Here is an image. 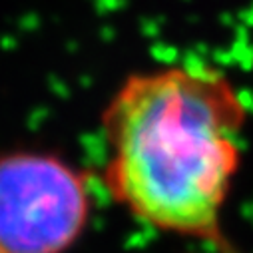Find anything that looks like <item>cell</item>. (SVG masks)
I'll list each match as a JSON object with an SVG mask.
<instances>
[{
	"label": "cell",
	"instance_id": "3957f363",
	"mask_svg": "<svg viewBox=\"0 0 253 253\" xmlns=\"http://www.w3.org/2000/svg\"><path fill=\"white\" fill-rule=\"evenodd\" d=\"M0 253H2V251H0Z\"/></svg>",
	"mask_w": 253,
	"mask_h": 253
},
{
	"label": "cell",
	"instance_id": "7a4b0ae2",
	"mask_svg": "<svg viewBox=\"0 0 253 253\" xmlns=\"http://www.w3.org/2000/svg\"><path fill=\"white\" fill-rule=\"evenodd\" d=\"M88 219L86 179L64 160L34 152L0 158L2 253H64Z\"/></svg>",
	"mask_w": 253,
	"mask_h": 253
},
{
	"label": "cell",
	"instance_id": "6da1fadb",
	"mask_svg": "<svg viewBox=\"0 0 253 253\" xmlns=\"http://www.w3.org/2000/svg\"><path fill=\"white\" fill-rule=\"evenodd\" d=\"M245 124L243 94L221 68L177 62L134 72L102 112L104 185L138 221L237 253L221 217Z\"/></svg>",
	"mask_w": 253,
	"mask_h": 253
}]
</instances>
